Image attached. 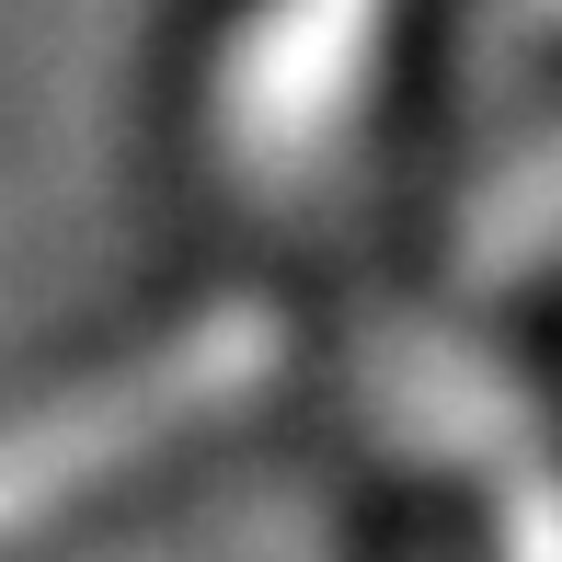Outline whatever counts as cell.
Segmentation results:
<instances>
[{"label": "cell", "instance_id": "cell-1", "mask_svg": "<svg viewBox=\"0 0 562 562\" xmlns=\"http://www.w3.org/2000/svg\"><path fill=\"white\" fill-rule=\"evenodd\" d=\"M276 368H288V311H276V299H207L184 334H161L149 356L104 368L92 391L35 402L23 425H0V540L46 528L58 505H81L92 482L138 471L149 448L241 414Z\"/></svg>", "mask_w": 562, "mask_h": 562}, {"label": "cell", "instance_id": "cell-2", "mask_svg": "<svg viewBox=\"0 0 562 562\" xmlns=\"http://www.w3.org/2000/svg\"><path fill=\"white\" fill-rule=\"evenodd\" d=\"M391 0H252L207 58V149L229 184L299 195L356 138Z\"/></svg>", "mask_w": 562, "mask_h": 562}, {"label": "cell", "instance_id": "cell-5", "mask_svg": "<svg viewBox=\"0 0 562 562\" xmlns=\"http://www.w3.org/2000/svg\"><path fill=\"white\" fill-rule=\"evenodd\" d=\"M505 12H517V23H540V35H551V23H562V0H505Z\"/></svg>", "mask_w": 562, "mask_h": 562}, {"label": "cell", "instance_id": "cell-4", "mask_svg": "<svg viewBox=\"0 0 562 562\" xmlns=\"http://www.w3.org/2000/svg\"><path fill=\"white\" fill-rule=\"evenodd\" d=\"M551 252H562V115L471 195V218H459V288H517Z\"/></svg>", "mask_w": 562, "mask_h": 562}, {"label": "cell", "instance_id": "cell-3", "mask_svg": "<svg viewBox=\"0 0 562 562\" xmlns=\"http://www.w3.org/2000/svg\"><path fill=\"white\" fill-rule=\"evenodd\" d=\"M379 414L494 505L505 562H562V448L494 356H471L448 334H391L379 345Z\"/></svg>", "mask_w": 562, "mask_h": 562}]
</instances>
